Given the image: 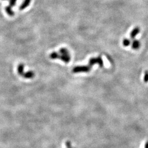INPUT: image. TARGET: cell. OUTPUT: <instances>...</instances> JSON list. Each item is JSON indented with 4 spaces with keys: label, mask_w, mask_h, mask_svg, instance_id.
Returning a JSON list of instances; mask_svg holds the SVG:
<instances>
[{
    "label": "cell",
    "mask_w": 148,
    "mask_h": 148,
    "mask_svg": "<svg viewBox=\"0 0 148 148\" xmlns=\"http://www.w3.org/2000/svg\"><path fill=\"white\" fill-rule=\"evenodd\" d=\"M98 64L100 67L103 66V61L101 57H98L97 58H92L89 61L88 65L83 66H77L75 67L73 69L74 73H87L90 71L91 68L93 65Z\"/></svg>",
    "instance_id": "1"
},
{
    "label": "cell",
    "mask_w": 148,
    "mask_h": 148,
    "mask_svg": "<svg viewBox=\"0 0 148 148\" xmlns=\"http://www.w3.org/2000/svg\"><path fill=\"white\" fill-rule=\"evenodd\" d=\"M49 57L52 59H60L65 63H68L71 60V56L70 52L66 48H60L59 52H52Z\"/></svg>",
    "instance_id": "2"
},
{
    "label": "cell",
    "mask_w": 148,
    "mask_h": 148,
    "mask_svg": "<svg viewBox=\"0 0 148 148\" xmlns=\"http://www.w3.org/2000/svg\"><path fill=\"white\" fill-rule=\"evenodd\" d=\"M18 73L20 76L25 79H32L35 76V73L33 71H29L28 72L24 71V65L23 64H20L18 66Z\"/></svg>",
    "instance_id": "3"
},
{
    "label": "cell",
    "mask_w": 148,
    "mask_h": 148,
    "mask_svg": "<svg viewBox=\"0 0 148 148\" xmlns=\"http://www.w3.org/2000/svg\"><path fill=\"white\" fill-rule=\"evenodd\" d=\"M31 0H24V2L22 3V4L19 7V10L22 11L24 10V9L28 7L31 3Z\"/></svg>",
    "instance_id": "4"
},
{
    "label": "cell",
    "mask_w": 148,
    "mask_h": 148,
    "mask_svg": "<svg viewBox=\"0 0 148 148\" xmlns=\"http://www.w3.org/2000/svg\"><path fill=\"white\" fill-rule=\"evenodd\" d=\"M5 10L8 15H10L11 17L14 15V12L12 10V7H11L10 6H7L5 8Z\"/></svg>",
    "instance_id": "5"
},
{
    "label": "cell",
    "mask_w": 148,
    "mask_h": 148,
    "mask_svg": "<svg viewBox=\"0 0 148 148\" xmlns=\"http://www.w3.org/2000/svg\"><path fill=\"white\" fill-rule=\"evenodd\" d=\"M140 46V43L138 41H135L133 42V44H132V47L133 49H138L139 47Z\"/></svg>",
    "instance_id": "6"
},
{
    "label": "cell",
    "mask_w": 148,
    "mask_h": 148,
    "mask_svg": "<svg viewBox=\"0 0 148 148\" xmlns=\"http://www.w3.org/2000/svg\"><path fill=\"white\" fill-rule=\"evenodd\" d=\"M139 32V30L138 29H134L132 32V33H131V37H132V38H133V37H134L136 36V34L138 33Z\"/></svg>",
    "instance_id": "7"
},
{
    "label": "cell",
    "mask_w": 148,
    "mask_h": 148,
    "mask_svg": "<svg viewBox=\"0 0 148 148\" xmlns=\"http://www.w3.org/2000/svg\"><path fill=\"white\" fill-rule=\"evenodd\" d=\"M17 1V0H10V6L12 7H14Z\"/></svg>",
    "instance_id": "8"
},
{
    "label": "cell",
    "mask_w": 148,
    "mask_h": 148,
    "mask_svg": "<svg viewBox=\"0 0 148 148\" xmlns=\"http://www.w3.org/2000/svg\"><path fill=\"white\" fill-rule=\"evenodd\" d=\"M123 45L124 46H128L129 44H130L129 40H128V39H125L123 41Z\"/></svg>",
    "instance_id": "9"
},
{
    "label": "cell",
    "mask_w": 148,
    "mask_h": 148,
    "mask_svg": "<svg viewBox=\"0 0 148 148\" xmlns=\"http://www.w3.org/2000/svg\"><path fill=\"white\" fill-rule=\"evenodd\" d=\"M66 148H74L73 147L72 145H71V142L69 141L66 142Z\"/></svg>",
    "instance_id": "10"
},
{
    "label": "cell",
    "mask_w": 148,
    "mask_h": 148,
    "mask_svg": "<svg viewBox=\"0 0 148 148\" xmlns=\"http://www.w3.org/2000/svg\"><path fill=\"white\" fill-rule=\"evenodd\" d=\"M144 80L145 82H148V73L146 72L144 77Z\"/></svg>",
    "instance_id": "11"
},
{
    "label": "cell",
    "mask_w": 148,
    "mask_h": 148,
    "mask_svg": "<svg viewBox=\"0 0 148 148\" xmlns=\"http://www.w3.org/2000/svg\"><path fill=\"white\" fill-rule=\"evenodd\" d=\"M145 148H148V142H147L146 143V144H145Z\"/></svg>",
    "instance_id": "12"
}]
</instances>
